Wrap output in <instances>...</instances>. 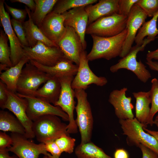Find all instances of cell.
<instances>
[{"label": "cell", "instance_id": "cell-1", "mask_svg": "<svg viewBox=\"0 0 158 158\" xmlns=\"http://www.w3.org/2000/svg\"><path fill=\"white\" fill-rule=\"evenodd\" d=\"M127 33L126 29L120 34L113 37H104L91 35L92 49L87 54L89 61L104 59L110 60L120 56Z\"/></svg>", "mask_w": 158, "mask_h": 158}, {"label": "cell", "instance_id": "cell-2", "mask_svg": "<svg viewBox=\"0 0 158 158\" xmlns=\"http://www.w3.org/2000/svg\"><path fill=\"white\" fill-rule=\"evenodd\" d=\"M123 134L126 136L128 145L139 147L140 144L149 148L158 155V141L153 136L145 132L143 128L147 125L134 118L131 119L119 120Z\"/></svg>", "mask_w": 158, "mask_h": 158}, {"label": "cell", "instance_id": "cell-3", "mask_svg": "<svg viewBox=\"0 0 158 158\" xmlns=\"http://www.w3.org/2000/svg\"><path fill=\"white\" fill-rule=\"evenodd\" d=\"M74 90L77 101L75 108L77 114L75 120L80 134V144H83L91 141L93 119L87 93L83 89Z\"/></svg>", "mask_w": 158, "mask_h": 158}, {"label": "cell", "instance_id": "cell-4", "mask_svg": "<svg viewBox=\"0 0 158 158\" xmlns=\"http://www.w3.org/2000/svg\"><path fill=\"white\" fill-rule=\"evenodd\" d=\"M67 125L61 121L59 116L48 115L33 121L32 130L37 140L40 143L55 140L67 132Z\"/></svg>", "mask_w": 158, "mask_h": 158}, {"label": "cell", "instance_id": "cell-5", "mask_svg": "<svg viewBox=\"0 0 158 158\" xmlns=\"http://www.w3.org/2000/svg\"><path fill=\"white\" fill-rule=\"evenodd\" d=\"M155 39H144L143 43L141 45L136 44L133 46L128 53L119 59L117 63L111 66L110 70L114 73L121 69H125L133 73L138 79L143 83H146L151 78V74L145 66L140 60L136 59L137 55L140 51H143L146 45Z\"/></svg>", "mask_w": 158, "mask_h": 158}, {"label": "cell", "instance_id": "cell-6", "mask_svg": "<svg viewBox=\"0 0 158 158\" xmlns=\"http://www.w3.org/2000/svg\"><path fill=\"white\" fill-rule=\"evenodd\" d=\"M51 76L29 61L22 69L17 83L16 92L23 95L34 96L39 86Z\"/></svg>", "mask_w": 158, "mask_h": 158}, {"label": "cell", "instance_id": "cell-7", "mask_svg": "<svg viewBox=\"0 0 158 158\" xmlns=\"http://www.w3.org/2000/svg\"><path fill=\"white\" fill-rule=\"evenodd\" d=\"M128 18L118 13L102 17L87 26L86 34L104 37L116 35L126 29Z\"/></svg>", "mask_w": 158, "mask_h": 158}, {"label": "cell", "instance_id": "cell-8", "mask_svg": "<svg viewBox=\"0 0 158 158\" xmlns=\"http://www.w3.org/2000/svg\"><path fill=\"white\" fill-rule=\"evenodd\" d=\"M73 76H65L59 78L61 86L60 95L54 106H58L68 115L69 123L67 124V132L69 134L78 132V126L74 117V111L75 108L74 100L75 93L71 86Z\"/></svg>", "mask_w": 158, "mask_h": 158}, {"label": "cell", "instance_id": "cell-9", "mask_svg": "<svg viewBox=\"0 0 158 158\" xmlns=\"http://www.w3.org/2000/svg\"><path fill=\"white\" fill-rule=\"evenodd\" d=\"M23 49L25 57L29 61L44 66H53L64 57L59 47L49 46L41 41L33 47H24Z\"/></svg>", "mask_w": 158, "mask_h": 158}, {"label": "cell", "instance_id": "cell-10", "mask_svg": "<svg viewBox=\"0 0 158 158\" xmlns=\"http://www.w3.org/2000/svg\"><path fill=\"white\" fill-rule=\"evenodd\" d=\"M6 92L7 99L1 109H7L14 115L24 127L25 136L28 138H35L32 130L33 121L28 118L26 113L28 105L27 100L7 88Z\"/></svg>", "mask_w": 158, "mask_h": 158}, {"label": "cell", "instance_id": "cell-11", "mask_svg": "<svg viewBox=\"0 0 158 158\" xmlns=\"http://www.w3.org/2000/svg\"><path fill=\"white\" fill-rule=\"evenodd\" d=\"M87 55L85 50L81 55L78 70L71 83L72 87L74 90L80 89L85 90L92 84L103 86L108 82L105 77L97 76L92 71L89 66Z\"/></svg>", "mask_w": 158, "mask_h": 158}, {"label": "cell", "instance_id": "cell-12", "mask_svg": "<svg viewBox=\"0 0 158 158\" xmlns=\"http://www.w3.org/2000/svg\"><path fill=\"white\" fill-rule=\"evenodd\" d=\"M19 96L26 99L28 107L26 113L28 118L33 121L42 116L52 115L61 117L64 121H68V115L59 107L35 97L21 95Z\"/></svg>", "mask_w": 158, "mask_h": 158}, {"label": "cell", "instance_id": "cell-13", "mask_svg": "<svg viewBox=\"0 0 158 158\" xmlns=\"http://www.w3.org/2000/svg\"><path fill=\"white\" fill-rule=\"evenodd\" d=\"M11 146L8 149L19 158H38L41 154L47 155L44 144H37L29 140L25 135L11 133Z\"/></svg>", "mask_w": 158, "mask_h": 158}, {"label": "cell", "instance_id": "cell-14", "mask_svg": "<svg viewBox=\"0 0 158 158\" xmlns=\"http://www.w3.org/2000/svg\"><path fill=\"white\" fill-rule=\"evenodd\" d=\"M4 0H0V20L4 30L8 37L10 43V59L13 66L16 65L25 57L23 47L12 26L9 13L4 6Z\"/></svg>", "mask_w": 158, "mask_h": 158}, {"label": "cell", "instance_id": "cell-15", "mask_svg": "<svg viewBox=\"0 0 158 158\" xmlns=\"http://www.w3.org/2000/svg\"><path fill=\"white\" fill-rule=\"evenodd\" d=\"M147 17L146 14L138 6L135 4L133 6L127 21V33L119 56L121 58L125 56L130 51L137 33L145 22Z\"/></svg>", "mask_w": 158, "mask_h": 158}, {"label": "cell", "instance_id": "cell-16", "mask_svg": "<svg viewBox=\"0 0 158 158\" xmlns=\"http://www.w3.org/2000/svg\"><path fill=\"white\" fill-rule=\"evenodd\" d=\"M65 33L56 44L64 56L78 66L81 55L85 50L80 38L71 28L66 27Z\"/></svg>", "mask_w": 158, "mask_h": 158}, {"label": "cell", "instance_id": "cell-17", "mask_svg": "<svg viewBox=\"0 0 158 158\" xmlns=\"http://www.w3.org/2000/svg\"><path fill=\"white\" fill-rule=\"evenodd\" d=\"M65 19L63 14L51 11L46 16L39 28L47 38L56 44L66 31Z\"/></svg>", "mask_w": 158, "mask_h": 158}, {"label": "cell", "instance_id": "cell-18", "mask_svg": "<svg viewBox=\"0 0 158 158\" xmlns=\"http://www.w3.org/2000/svg\"><path fill=\"white\" fill-rule=\"evenodd\" d=\"M85 7L75 8L62 13L65 16L64 26L71 28L78 34L85 50L87 46L85 36L88 20Z\"/></svg>", "mask_w": 158, "mask_h": 158}, {"label": "cell", "instance_id": "cell-19", "mask_svg": "<svg viewBox=\"0 0 158 158\" xmlns=\"http://www.w3.org/2000/svg\"><path fill=\"white\" fill-rule=\"evenodd\" d=\"M127 87L120 90H115L110 93L108 99L113 107L115 113L119 120L131 119L134 118L132 110L134 106L131 103L132 98L127 97Z\"/></svg>", "mask_w": 158, "mask_h": 158}, {"label": "cell", "instance_id": "cell-20", "mask_svg": "<svg viewBox=\"0 0 158 158\" xmlns=\"http://www.w3.org/2000/svg\"><path fill=\"white\" fill-rule=\"evenodd\" d=\"M119 0H100L95 5L85 7L88 16V25L103 17L118 13Z\"/></svg>", "mask_w": 158, "mask_h": 158}, {"label": "cell", "instance_id": "cell-21", "mask_svg": "<svg viewBox=\"0 0 158 158\" xmlns=\"http://www.w3.org/2000/svg\"><path fill=\"white\" fill-rule=\"evenodd\" d=\"M29 62L42 71L58 78L65 76H73L76 75L78 66L64 56L54 65L46 66L42 65L32 60Z\"/></svg>", "mask_w": 158, "mask_h": 158}, {"label": "cell", "instance_id": "cell-22", "mask_svg": "<svg viewBox=\"0 0 158 158\" xmlns=\"http://www.w3.org/2000/svg\"><path fill=\"white\" fill-rule=\"evenodd\" d=\"M25 9L28 17V20L23 23L29 47H32L38 41H41L50 47H58L57 44L47 38L32 19L30 10L26 6Z\"/></svg>", "mask_w": 158, "mask_h": 158}, {"label": "cell", "instance_id": "cell-23", "mask_svg": "<svg viewBox=\"0 0 158 158\" xmlns=\"http://www.w3.org/2000/svg\"><path fill=\"white\" fill-rule=\"evenodd\" d=\"M61 88L59 78L51 76L41 87L37 90L34 97L52 104L54 105L59 99Z\"/></svg>", "mask_w": 158, "mask_h": 158}, {"label": "cell", "instance_id": "cell-24", "mask_svg": "<svg viewBox=\"0 0 158 158\" xmlns=\"http://www.w3.org/2000/svg\"><path fill=\"white\" fill-rule=\"evenodd\" d=\"M132 94L136 99L135 118L140 123L147 125L151 104L150 91L133 92Z\"/></svg>", "mask_w": 158, "mask_h": 158}, {"label": "cell", "instance_id": "cell-25", "mask_svg": "<svg viewBox=\"0 0 158 158\" xmlns=\"http://www.w3.org/2000/svg\"><path fill=\"white\" fill-rule=\"evenodd\" d=\"M29 61L25 57L16 65L0 73V80L5 84L8 90L16 92L17 83L23 67Z\"/></svg>", "mask_w": 158, "mask_h": 158}, {"label": "cell", "instance_id": "cell-26", "mask_svg": "<svg viewBox=\"0 0 158 158\" xmlns=\"http://www.w3.org/2000/svg\"><path fill=\"white\" fill-rule=\"evenodd\" d=\"M0 130L4 132L25 135L24 127L16 117L8 112L0 111Z\"/></svg>", "mask_w": 158, "mask_h": 158}, {"label": "cell", "instance_id": "cell-27", "mask_svg": "<svg viewBox=\"0 0 158 158\" xmlns=\"http://www.w3.org/2000/svg\"><path fill=\"white\" fill-rule=\"evenodd\" d=\"M158 11L150 20L145 22L139 30L135 42L136 44L141 45L144 43L145 37L149 39H155L158 37V28L157 23Z\"/></svg>", "mask_w": 158, "mask_h": 158}, {"label": "cell", "instance_id": "cell-28", "mask_svg": "<svg viewBox=\"0 0 158 158\" xmlns=\"http://www.w3.org/2000/svg\"><path fill=\"white\" fill-rule=\"evenodd\" d=\"M75 152L78 158H114L91 141L78 145Z\"/></svg>", "mask_w": 158, "mask_h": 158}, {"label": "cell", "instance_id": "cell-29", "mask_svg": "<svg viewBox=\"0 0 158 158\" xmlns=\"http://www.w3.org/2000/svg\"><path fill=\"white\" fill-rule=\"evenodd\" d=\"M35 11L30 15L34 23L38 27L46 16L53 10L57 0H34Z\"/></svg>", "mask_w": 158, "mask_h": 158}, {"label": "cell", "instance_id": "cell-30", "mask_svg": "<svg viewBox=\"0 0 158 158\" xmlns=\"http://www.w3.org/2000/svg\"><path fill=\"white\" fill-rule=\"evenodd\" d=\"M97 0H58L53 10V12L59 14L73 8L85 7L97 1Z\"/></svg>", "mask_w": 158, "mask_h": 158}, {"label": "cell", "instance_id": "cell-31", "mask_svg": "<svg viewBox=\"0 0 158 158\" xmlns=\"http://www.w3.org/2000/svg\"><path fill=\"white\" fill-rule=\"evenodd\" d=\"M8 39L4 31L0 30V62L8 67L13 66L10 59V47L8 44Z\"/></svg>", "mask_w": 158, "mask_h": 158}, {"label": "cell", "instance_id": "cell-32", "mask_svg": "<svg viewBox=\"0 0 158 158\" xmlns=\"http://www.w3.org/2000/svg\"><path fill=\"white\" fill-rule=\"evenodd\" d=\"M151 87L149 90L151 99V107L147 125L152 126L154 124L153 117L158 111V80L154 78L151 81Z\"/></svg>", "mask_w": 158, "mask_h": 158}, {"label": "cell", "instance_id": "cell-33", "mask_svg": "<svg viewBox=\"0 0 158 158\" xmlns=\"http://www.w3.org/2000/svg\"><path fill=\"white\" fill-rule=\"evenodd\" d=\"M76 140L71 137L69 134H64L55 140L59 148L63 152L68 154L73 152Z\"/></svg>", "mask_w": 158, "mask_h": 158}, {"label": "cell", "instance_id": "cell-34", "mask_svg": "<svg viewBox=\"0 0 158 158\" xmlns=\"http://www.w3.org/2000/svg\"><path fill=\"white\" fill-rule=\"evenodd\" d=\"M135 4L147 16L153 17L158 11V0H139Z\"/></svg>", "mask_w": 158, "mask_h": 158}, {"label": "cell", "instance_id": "cell-35", "mask_svg": "<svg viewBox=\"0 0 158 158\" xmlns=\"http://www.w3.org/2000/svg\"><path fill=\"white\" fill-rule=\"evenodd\" d=\"M12 28L21 44L24 47H29L23 23L13 18L10 20Z\"/></svg>", "mask_w": 158, "mask_h": 158}, {"label": "cell", "instance_id": "cell-36", "mask_svg": "<svg viewBox=\"0 0 158 158\" xmlns=\"http://www.w3.org/2000/svg\"><path fill=\"white\" fill-rule=\"evenodd\" d=\"M139 0H119L118 14L128 17L133 6Z\"/></svg>", "mask_w": 158, "mask_h": 158}, {"label": "cell", "instance_id": "cell-37", "mask_svg": "<svg viewBox=\"0 0 158 158\" xmlns=\"http://www.w3.org/2000/svg\"><path fill=\"white\" fill-rule=\"evenodd\" d=\"M5 6L7 10L10 13L13 18L21 22H24L27 13L25 9H18L8 6L5 2Z\"/></svg>", "mask_w": 158, "mask_h": 158}, {"label": "cell", "instance_id": "cell-38", "mask_svg": "<svg viewBox=\"0 0 158 158\" xmlns=\"http://www.w3.org/2000/svg\"><path fill=\"white\" fill-rule=\"evenodd\" d=\"M44 143L45 150L47 152H49L54 157L59 158L63 152L57 145L55 140L47 141Z\"/></svg>", "mask_w": 158, "mask_h": 158}, {"label": "cell", "instance_id": "cell-39", "mask_svg": "<svg viewBox=\"0 0 158 158\" xmlns=\"http://www.w3.org/2000/svg\"><path fill=\"white\" fill-rule=\"evenodd\" d=\"M12 140L10 136L5 132H0V149L9 147L12 145Z\"/></svg>", "mask_w": 158, "mask_h": 158}, {"label": "cell", "instance_id": "cell-40", "mask_svg": "<svg viewBox=\"0 0 158 158\" xmlns=\"http://www.w3.org/2000/svg\"><path fill=\"white\" fill-rule=\"evenodd\" d=\"M139 147L142 153V158H158V155L156 153L145 146L140 144Z\"/></svg>", "mask_w": 158, "mask_h": 158}, {"label": "cell", "instance_id": "cell-41", "mask_svg": "<svg viewBox=\"0 0 158 158\" xmlns=\"http://www.w3.org/2000/svg\"><path fill=\"white\" fill-rule=\"evenodd\" d=\"M7 87L5 84L0 81V107L2 109L6 103L8 98L6 92Z\"/></svg>", "mask_w": 158, "mask_h": 158}, {"label": "cell", "instance_id": "cell-42", "mask_svg": "<svg viewBox=\"0 0 158 158\" xmlns=\"http://www.w3.org/2000/svg\"><path fill=\"white\" fill-rule=\"evenodd\" d=\"M12 3L18 2L25 4L26 6L31 11L32 13L34 12L36 7V4L34 0H11Z\"/></svg>", "mask_w": 158, "mask_h": 158}, {"label": "cell", "instance_id": "cell-43", "mask_svg": "<svg viewBox=\"0 0 158 158\" xmlns=\"http://www.w3.org/2000/svg\"><path fill=\"white\" fill-rule=\"evenodd\" d=\"M114 158H129V155L128 152L125 149H118L115 151Z\"/></svg>", "mask_w": 158, "mask_h": 158}, {"label": "cell", "instance_id": "cell-44", "mask_svg": "<svg viewBox=\"0 0 158 158\" xmlns=\"http://www.w3.org/2000/svg\"><path fill=\"white\" fill-rule=\"evenodd\" d=\"M8 148L0 149V158H19L16 155L10 156Z\"/></svg>", "mask_w": 158, "mask_h": 158}, {"label": "cell", "instance_id": "cell-45", "mask_svg": "<svg viewBox=\"0 0 158 158\" xmlns=\"http://www.w3.org/2000/svg\"><path fill=\"white\" fill-rule=\"evenodd\" d=\"M146 60L154 59L158 60V48L153 51H149L146 55Z\"/></svg>", "mask_w": 158, "mask_h": 158}, {"label": "cell", "instance_id": "cell-46", "mask_svg": "<svg viewBox=\"0 0 158 158\" xmlns=\"http://www.w3.org/2000/svg\"><path fill=\"white\" fill-rule=\"evenodd\" d=\"M146 63L150 69L158 72V62L148 60H147Z\"/></svg>", "mask_w": 158, "mask_h": 158}, {"label": "cell", "instance_id": "cell-47", "mask_svg": "<svg viewBox=\"0 0 158 158\" xmlns=\"http://www.w3.org/2000/svg\"><path fill=\"white\" fill-rule=\"evenodd\" d=\"M143 129L147 133L154 136L158 141V130L154 131L148 129L145 127H143Z\"/></svg>", "mask_w": 158, "mask_h": 158}, {"label": "cell", "instance_id": "cell-48", "mask_svg": "<svg viewBox=\"0 0 158 158\" xmlns=\"http://www.w3.org/2000/svg\"><path fill=\"white\" fill-rule=\"evenodd\" d=\"M154 124H155L158 127V114L154 120Z\"/></svg>", "mask_w": 158, "mask_h": 158}, {"label": "cell", "instance_id": "cell-49", "mask_svg": "<svg viewBox=\"0 0 158 158\" xmlns=\"http://www.w3.org/2000/svg\"><path fill=\"white\" fill-rule=\"evenodd\" d=\"M47 155L48 157L49 158H59L54 157L51 155L50 153H48Z\"/></svg>", "mask_w": 158, "mask_h": 158}, {"label": "cell", "instance_id": "cell-50", "mask_svg": "<svg viewBox=\"0 0 158 158\" xmlns=\"http://www.w3.org/2000/svg\"><path fill=\"white\" fill-rule=\"evenodd\" d=\"M42 158H49L47 155H44Z\"/></svg>", "mask_w": 158, "mask_h": 158}]
</instances>
